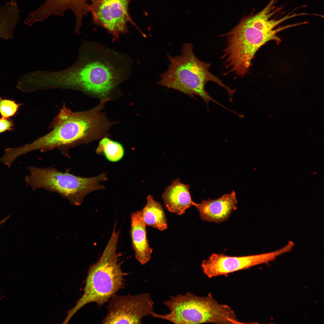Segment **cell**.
Segmentation results:
<instances>
[{
    "mask_svg": "<svg viewBox=\"0 0 324 324\" xmlns=\"http://www.w3.org/2000/svg\"><path fill=\"white\" fill-rule=\"evenodd\" d=\"M293 26L289 25L269 32L262 31L254 26L247 16L244 17L226 37V45L222 58L228 72L242 76L250 71L251 62L256 53L268 41H280L277 33Z\"/></svg>",
    "mask_w": 324,
    "mask_h": 324,
    "instance_id": "6",
    "label": "cell"
},
{
    "mask_svg": "<svg viewBox=\"0 0 324 324\" xmlns=\"http://www.w3.org/2000/svg\"><path fill=\"white\" fill-rule=\"evenodd\" d=\"M154 302L149 293L135 295L116 294L108 301L103 324H141L143 318L154 312Z\"/></svg>",
    "mask_w": 324,
    "mask_h": 324,
    "instance_id": "8",
    "label": "cell"
},
{
    "mask_svg": "<svg viewBox=\"0 0 324 324\" xmlns=\"http://www.w3.org/2000/svg\"><path fill=\"white\" fill-rule=\"evenodd\" d=\"M26 169L30 173L26 176L25 181L33 190L43 189L56 193L75 206L81 205L90 193L104 189L101 183L108 179L105 173L94 177H83L70 173V168L64 172L53 166L40 168L30 166Z\"/></svg>",
    "mask_w": 324,
    "mask_h": 324,
    "instance_id": "7",
    "label": "cell"
},
{
    "mask_svg": "<svg viewBox=\"0 0 324 324\" xmlns=\"http://www.w3.org/2000/svg\"><path fill=\"white\" fill-rule=\"evenodd\" d=\"M146 226H151L163 231L167 227L166 219L160 203L155 201L149 195L147 198V203L141 210Z\"/></svg>",
    "mask_w": 324,
    "mask_h": 324,
    "instance_id": "15",
    "label": "cell"
},
{
    "mask_svg": "<svg viewBox=\"0 0 324 324\" xmlns=\"http://www.w3.org/2000/svg\"><path fill=\"white\" fill-rule=\"evenodd\" d=\"M190 187V185L181 183L177 178L166 188L162 198L169 211L181 215L193 206V201L189 190Z\"/></svg>",
    "mask_w": 324,
    "mask_h": 324,
    "instance_id": "14",
    "label": "cell"
},
{
    "mask_svg": "<svg viewBox=\"0 0 324 324\" xmlns=\"http://www.w3.org/2000/svg\"><path fill=\"white\" fill-rule=\"evenodd\" d=\"M192 43H184L180 55L172 57L167 54L170 61L168 68L160 75L161 79L156 84L177 90L194 98L195 95H197L203 99L207 106L212 101L224 108L208 94L205 90V84L208 81L216 83L226 89L230 97L235 91L225 86L209 72L210 64L199 59L194 53Z\"/></svg>",
    "mask_w": 324,
    "mask_h": 324,
    "instance_id": "4",
    "label": "cell"
},
{
    "mask_svg": "<svg viewBox=\"0 0 324 324\" xmlns=\"http://www.w3.org/2000/svg\"><path fill=\"white\" fill-rule=\"evenodd\" d=\"M96 152L99 154H104L108 160L113 162L120 160L124 153V148L120 144L106 137L100 140Z\"/></svg>",
    "mask_w": 324,
    "mask_h": 324,
    "instance_id": "16",
    "label": "cell"
},
{
    "mask_svg": "<svg viewBox=\"0 0 324 324\" xmlns=\"http://www.w3.org/2000/svg\"><path fill=\"white\" fill-rule=\"evenodd\" d=\"M109 99L103 98L95 107L84 111L73 112L63 104L58 114L48 127L50 131L32 143L17 147L19 156L38 150L44 152L57 149L64 156L70 157V149L87 144L106 136L114 122L102 112Z\"/></svg>",
    "mask_w": 324,
    "mask_h": 324,
    "instance_id": "2",
    "label": "cell"
},
{
    "mask_svg": "<svg viewBox=\"0 0 324 324\" xmlns=\"http://www.w3.org/2000/svg\"><path fill=\"white\" fill-rule=\"evenodd\" d=\"M287 251V248L284 247L273 252L240 256H230L223 254L214 253L207 259L202 261L201 267L205 274L210 278L228 275L237 271L267 263Z\"/></svg>",
    "mask_w": 324,
    "mask_h": 324,
    "instance_id": "9",
    "label": "cell"
},
{
    "mask_svg": "<svg viewBox=\"0 0 324 324\" xmlns=\"http://www.w3.org/2000/svg\"><path fill=\"white\" fill-rule=\"evenodd\" d=\"M78 51L77 60L70 67L49 72L47 80L51 89L74 90L108 98L128 77L130 63L122 53L88 41H83Z\"/></svg>",
    "mask_w": 324,
    "mask_h": 324,
    "instance_id": "1",
    "label": "cell"
},
{
    "mask_svg": "<svg viewBox=\"0 0 324 324\" xmlns=\"http://www.w3.org/2000/svg\"><path fill=\"white\" fill-rule=\"evenodd\" d=\"M22 103L17 104L14 100L2 98L0 97V114L6 118L15 116Z\"/></svg>",
    "mask_w": 324,
    "mask_h": 324,
    "instance_id": "17",
    "label": "cell"
},
{
    "mask_svg": "<svg viewBox=\"0 0 324 324\" xmlns=\"http://www.w3.org/2000/svg\"><path fill=\"white\" fill-rule=\"evenodd\" d=\"M133 0H92L90 10L94 23L104 28L115 37L126 33L128 22L136 27L128 11L129 5Z\"/></svg>",
    "mask_w": 324,
    "mask_h": 324,
    "instance_id": "10",
    "label": "cell"
},
{
    "mask_svg": "<svg viewBox=\"0 0 324 324\" xmlns=\"http://www.w3.org/2000/svg\"><path fill=\"white\" fill-rule=\"evenodd\" d=\"M15 125L11 118L1 117L0 118V134L7 131H13Z\"/></svg>",
    "mask_w": 324,
    "mask_h": 324,
    "instance_id": "18",
    "label": "cell"
},
{
    "mask_svg": "<svg viewBox=\"0 0 324 324\" xmlns=\"http://www.w3.org/2000/svg\"><path fill=\"white\" fill-rule=\"evenodd\" d=\"M146 227L141 211L133 212L130 231L132 246L136 259L142 265L149 260L152 251L147 239Z\"/></svg>",
    "mask_w": 324,
    "mask_h": 324,
    "instance_id": "13",
    "label": "cell"
},
{
    "mask_svg": "<svg viewBox=\"0 0 324 324\" xmlns=\"http://www.w3.org/2000/svg\"><path fill=\"white\" fill-rule=\"evenodd\" d=\"M89 0H45L38 9L29 14L24 22L30 26L35 22L41 21L50 16L62 15L65 11L70 10L76 18L74 33L79 34L83 17L90 12Z\"/></svg>",
    "mask_w": 324,
    "mask_h": 324,
    "instance_id": "11",
    "label": "cell"
},
{
    "mask_svg": "<svg viewBox=\"0 0 324 324\" xmlns=\"http://www.w3.org/2000/svg\"><path fill=\"white\" fill-rule=\"evenodd\" d=\"M10 217V216L9 215L6 218H5L4 219H3L2 220H1V221H0V226H1V225L2 224H3L6 221L7 219H8Z\"/></svg>",
    "mask_w": 324,
    "mask_h": 324,
    "instance_id": "19",
    "label": "cell"
},
{
    "mask_svg": "<svg viewBox=\"0 0 324 324\" xmlns=\"http://www.w3.org/2000/svg\"><path fill=\"white\" fill-rule=\"evenodd\" d=\"M163 303L170 312L160 314L154 312L151 315L152 317L177 324L242 323L230 306L219 304L210 293L202 297L187 292L171 296L169 300Z\"/></svg>",
    "mask_w": 324,
    "mask_h": 324,
    "instance_id": "5",
    "label": "cell"
},
{
    "mask_svg": "<svg viewBox=\"0 0 324 324\" xmlns=\"http://www.w3.org/2000/svg\"><path fill=\"white\" fill-rule=\"evenodd\" d=\"M119 233L116 224L110 239L98 261L90 266L83 294L68 313L64 322L68 323L81 308L90 302L101 306L108 302L120 290L124 287V276L127 273L122 270L116 253Z\"/></svg>",
    "mask_w": 324,
    "mask_h": 324,
    "instance_id": "3",
    "label": "cell"
},
{
    "mask_svg": "<svg viewBox=\"0 0 324 324\" xmlns=\"http://www.w3.org/2000/svg\"><path fill=\"white\" fill-rule=\"evenodd\" d=\"M238 202L234 190L215 199L203 200L201 203L193 202V206L198 210L200 217L208 222L222 223L228 219Z\"/></svg>",
    "mask_w": 324,
    "mask_h": 324,
    "instance_id": "12",
    "label": "cell"
}]
</instances>
